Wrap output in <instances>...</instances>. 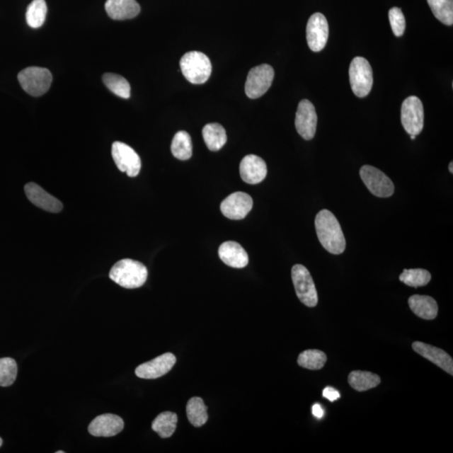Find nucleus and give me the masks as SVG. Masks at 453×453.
Returning a JSON list of instances; mask_svg holds the SVG:
<instances>
[{
	"instance_id": "33",
	"label": "nucleus",
	"mask_w": 453,
	"mask_h": 453,
	"mask_svg": "<svg viewBox=\"0 0 453 453\" xmlns=\"http://www.w3.org/2000/svg\"><path fill=\"white\" fill-rule=\"evenodd\" d=\"M389 20L391 23L394 35L401 38L405 33L406 19L404 13L400 8L394 7L389 11Z\"/></svg>"
},
{
	"instance_id": "19",
	"label": "nucleus",
	"mask_w": 453,
	"mask_h": 453,
	"mask_svg": "<svg viewBox=\"0 0 453 453\" xmlns=\"http://www.w3.org/2000/svg\"><path fill=\"white\" fill-rule=\"evenodd\" d=\"M219 256L225 265L232 268L242 269L248 264L247 252L237 242L222 243L219 248Z\"/></svg>"
},
{
	"instance_id": "2",
	"label": "nucleus",
	"mask_w": 453,
	"mask_h": 453,
	"mask_svg": "<svg viewBox=\"0 0 453 453\" xmlns=\"http://www.w3.org/2000/svg\"><path fill=\"white\" fill-rule=\"evenodd\" d=\"M147 267L142 263L130 259L117 262L110 272L113 282L126 289L142 287L147 282Z\"/></svg>"
},
{
	"instance_id": "7",
	"label": "nucleus",
	"mask_w": 453,
	"mask_h": 453,
	"mask_svg": "<svg viewBox=\"0 0 453 453\" xmlns=\"http://www.w3.org/2000/svg\"><path fill=\"white\" fill-rule=\"evenodd\" d=\"M401 124L410 135H418L424 128V108L416 96L405 99L401 106Z\"/></svg>"
},
{
	"instance_id": "32",
	"label": "nucleus",
	"mask_w": 453,
	"mask_h": 453,
	"mask_svg": "<svg viewBox=\"0 0 453 453\" xmlns=\"http://www.w3.org/2000/svg\"><path fill=\"white\" fill-rule=\"evenodd\" d=\"M17 364L11 357L0 359V386H11L17 377Z\"/></svg>"
},
{
	"instance_id": "20",
	"label": "nucleus",
	"mask_w": 453,
	"mask_h": 453,
	"mask_svg": "<svg viewBox=\"0 0 453 453\" xmlns=\"http://www.w3.org/2000/svg\"><path fill=\"white\" fill-rule=\"evenodd\" d=\"M105 10L111 19L125 21L137 16L140 6L135 0H107Z\"/></svg>"
},
{
	"instance_id": "5",
	"label": "nucleus",
	"mask_w": 453,
	"mask_h": 453,
	"mask_svg": "<svg viewBox=\"0 0 453 453\" xmlns=\"http://www.w3.org/2000/svg\"><path fill=\"white\" fill-rule=\"evenodd\" d=\"M348 74L353 93L359 98L368 96L374 84L373 70L368 60L361 57L353 58Z\"/></svg>"
},
{
	"instance_id": "21",
	"label": "nucleus",
	"mask_w": 453,
	"mask_h": 453,
	"mask_svg": "<svg viewBox=\"0 0 453 453\" xmlns=\"http://www.w3.org/2000/svg\"><path fill=\"white\" fill-rule=\"evenodd\" d=\"M408 304L411 311L420 319L433 320L437 316L438 305L432 297L414 294L408 300Z\"/></svg>"
},
{
	"instance_id": "27",
	"label": "nucleus",
	"mask_w": 453,
	"mask_h": 453,
	"mask_svg": "<svg viewBox=\"0 0 453 453\" xmlns=\"http://www.w3.org/2000/svg\"><path fill=\"white\" fill-rule=\"evenodd\" d=\"M47 6L45 0H33L26 11L27 24L33 29L42 26L47 16Z\"/></svg>"
},
{
	"instance_id": "1",
	"label": "nucleus",
	"mask_w": 453,
	"mask_h": 453,
	"mask_svg": "<svg viewBox=\"0 0 453 453\" xmlns=\"http://www.w3.org/2000/svg\"><path fill=\"white\" fill-rule=\"evenodd\" d=\"M317 238L326 249L333 255H341L346 248V239L344 237L341 225L332 212L321 210L315 219Z\"/></svg>"
},
{
	"instance_id": "9",
	"label": "nucleus",
	"mask_w": 453,
	"mask_h": 453,
	"mask_svg": "<svg viewBox=\"0 0 453 453\" xmlns=\"http://www.w3.org/2000/svg\"><path fill=\"white\" fill-rule=\"evenodd\" d=\"M360 178L369 192L378 197H391L395 192V185L383 171L372 166L361 167Z\"/></svg>"
},
{
	"instance_id": "34",
	"label": "nucleus",
	"mask_w": 453,
	"mask_h": 453,
	"mask_svg": "<svg viewBox=\"0 0 453 453\" xmlns=\"http://www.w3.org/2000/svg\"><path fill=\"white\" fill-rule=\"evenodd\" d=\"M323 396L324 398H328L331 402L337 401L340 398V394L333 387H327L323 389Z\"/></svg>"
},
{
	"instance_id": "4",
	"label": "nucleus",
	"mask_w": 453,
	"mask_h": 453,
	"mask_svg": "<svg viewBox=\"0 0 453 453\" xmlns=\"http://www.w3.org/2000/svg\"><path fill=\"white\" fill-rule=\"evenodd\" d=\"M18 80L27 93L40 97L51 88L52 75L47 68L30 67L20 72Z\"/></svg>"
},
{
	"instance_id": "28",
	"label": "nucleus",
	"mask_w": 453,
	"mask_h": 453,
	"mask_svg": "<svg viewBox=\"0 0 453 453\" xmlns=\"http://www.w3.org/2000/svg\"><path fill=\"white\" fill-rule=\"evenodd\" d=\"M428 3L439 21L446 25H452L453 0H428Z\"/></svg>"
},
{
	"instance_id": "17",
	"label": "nucleus",
	"mask_w": 453,
	"mask_h": 453,
	"mask_svg": "<svg viewBox=\"0 0 453 453\" xmlns=\"http://www.w3.org/2000/svg\"><path fill=\"white\" fill-rule=\"evenodd\" d=\"M25 192L30 202L45 211L57 214L62 210V203L57 198L45 192L38 184L33 183L26 184Z\"/></svg>"
},
{
	"instance_id": "22",
	"label": "nucleus",
	"mask_w": 453,
	"mask_h": 453,
	"mask_svg": "<svg viewBox=\"0 0 453 453\" xmlns=\"http://www.w3.org/2000/svg\"><path fill=\"white\" fill-rule=\"evenodd\" d=\"M202 137L206 146L211 151H219L226 143V134L223 126L219 124H208L204 126Z\"/></svg>"
},
{
	"instance_id": "29",
	"label": "nucleus",
	"mask_w": 453,
	"mask_h": 453,
	"mask_svg": "<svg viewBox=\"0 0 453 453\" xmlns=\"http://www.w3.org/2000/svg\"><path fill=\"white\" fill-rule=\"evenodd\" d=\"M326 362H327L326 353L317 350H308L302 352L297 360L299 365L310 370L323 369Z\"/></svg>"
},
{
	"instance_id": "11",
	"label": "nucleus",
	"mask_w": 453,
	"mask_h": 453,
	"mask_svg": "<svg viewBox=\"0 0 453 453\" xmlns=\"http://www.w3.org/2000/svg\"><path fill=\"white\" fill-rule=\"evenodd\" d=\"M329 35L328 23L321 13H316L310 17L306 25V40L308 47L312 52L323 51L327 45Z\"/></svg>"
},
{
	"instance_id": "13",
	"label": "nucleus",
	"mask_w": 453,
	"mask_h": 453,
	"mask_svg": "<svg viewBox=\"0 0 453 453\" xmlns=\"http://www.w3.org/2000/svg\"><path fill=\"white\" fill-rule=\"evenodd\" d=\"M253 207V199L248 194L237 192L229 195L221 203L222 214L232 220L244 219Z\"/></svg>"
},
{
	"instance_id": "18",
	"label": "nucleus",
	"mask_w": 453,
	"mask_h": 453,
	"mask_svg": "<svg viewBox=\"0 0 453 453\" xmlns=\"http://www.w3.org/2000/svg\"><path fill=\"white\" fill-rule=\"evenodd\" d=\"M412 348L418 355L433 362L445 372L451 375L453 374V360L452 357L441 348L421 342L413 343Z\"/></svg>"
},
{
	"instance_id": "38",
	"label": "nucleus",
	"mask_w": 453,
	"mask_h": 453,
	"mask_svg": "<svg viewBox=\"0 0 453 453\" xmlns=\"http://www.w3.org/2000/svg\"><path fill=\"white\" fill-rule=\"evenodd\" d=\"M2 444H3V440L1 438H0V447H1Z\"/></svg>"
},
{
	"instance_id": "16",
	"label": "nucleus",
	"mask_w": 453,
	"mask_h": 453,
	"mask_svg": "<svg viewBox=\"0 0 453 453\" xmlns=\"http://www.w3.org/2000/svg\"><path fill=\"white\" fill-rule=\"evenodd\" d=\"M239 172L244 183L259 184L266 178V163L262 158L256 155L246 156L240 162Z\"/></svg>"
},
{
	"instance_id": "30",
	"label": "nucleus",
	"mask_w": 453,
	"mask_h": 453,
	"mask_svg": "<svg viewBox=\"0 0 453 453\" xmlns=\"http://www.w3.org/2000/svg\"><path fill=\"white\" fill-rule=\"evenodd\" d=\"M103 84L112 93L122 98L130 97V85L123 76L113 74H106L103 76Z\"/></svg>"
},
{
	"instance_id": "24",
	"label": "nucleus",
	"mask_w": 453,
	"mask_h": 453,
	"mask_svg": "<svg viewBox=\"0 0 453 453\" xmlns=\"http://www.w3.org/2000/svg\"><path fill=\"white\" fill-rule=\"evenodd\" d=\"M178 415L166 411L159 415L152 423V429L161 438H168L173 435L178 425Z\"/></svg>"
},
{
	"instance_id": "37",
	"label": "nucleus",
	"mask_w": 453,
	"mask_h": 453,
	"mask_svg": "<svg viewBox=\"0 0 453 453\" xmlns=\"http://www.w3.org/2000/svg\"><path fill=\"white\" fill-rule=\"evenodd\" d=\"M411 139L412 140H414L415 139V135H411Z\"/></svg>"
},
{
	"instance_id": "31",
	"label": "nucleus",
	"mask_w": 453,
	"mask_h": 453,
	"mask_svg": "<svg viewBox=\"0 0 453 453\" xmlns=\"http://www.w3.org/2000/svg\"><path fill=\"white\" fill-rule=\"evenodd\" d=\"M432 279L430 272L423 269L404 270L400 275L401 282L411 287H425Z\"/></svg>"
},
{
	"instance_id": "23",
	"label": "nucleus",
	"mask_w": 453,
	"mask_h": 453,
	"mask_svg": "<svg viewBox=\"0 0 453 453\" xmlns=\"http://www.w3.org/2000/svg\"><path fill=\"white\" fill-rule=\"evenodd\" d=\"M382 382L379 376L367 371H352L348 375V383L350 386L359 392L367 391L375 388Z\"/></svg>"
},
{
	"instance_id": "39",
	"label": "nucleus",
	"mask_w": 453,
	"mask_h": 453,
	"mask_svg": "<svg viewBox=\"0 0 453 453\" xmlns=\"http://www.w3.org/2000/svg\"><path fill=\"white\" fill-rule=\"evenodd\" d=\"M57 453H64V452H63V451H58V452H57Z\"/></svg>"
},
{
	"instance_id": "3",
	"label": "nucleus",
	"mask_w": 453,
	"mask_h": 453,
	"mask_svg": "<svg viewBox=\"0 0 453 453\" xmlns=\"http://www.w3.org/2000/svg\"><path fill=\"white\" fill-rule=\"evenodd\" d=\"M180 67L185 79L193 84H205L212 74L210 58L199 52L185 53L180 59Z\"/></svg>"
},
{
	"instance_id": "25",
	"label": "nucleus",
	"mask_w": 453,
	"mask_h": 453,
	"mask_svg": "<svg viewBox=\"0 0 453 453\" xmlns=\"http://www.w3.org/2000/svg\"><path fill=\"white\" fill-rule=\"evenodd\" d=\"M171 153L180 161H187L193 156V142L191 136L185 131H179L171 142Z\"/></svg>"
},
{
	"instance_id": "12",
	"label": "nucleus",
	"mask_w": 453,
	"mask_h": 453,
	"mask_svg": "<svg viewBox=\"0 0 453 453\" xmlns=\"http://www.w3.org/2000/svg\"><path fill=\"white\" fill-rule=\"evenodd\" d=\"M294 125L299 134L306 140L314 138L317 125V115L314 104L307 99L299 103Z\"/></svg>"
},
{
	"instance_id": "15",
	"label": "nucleus",
	"mask_w": 453,
	"mask_h": 453,
	"mask_svg": "<svg viewBox=\"0 0 453 453\" xmlns=\"http://www.w3.org/2000/svg\"><path fill=\"white\" fill-rule=\"evenodd\" d=\"M124 428V420L120 416L104 414L97 416L90 423L88 432L93 437H110L121 432Z\"/></svg>"
},
{
	"instance_id": "10",
	"label": "nucleus",
	"mask_w": 453,
	"mask_h": 453,
	"mask_svg": "<svg viewBox=\"0 0 453 453\" xmlns=\"http://www.w3.org/2000/svg\"><path fill=\"white\" fill-rule=\"evenodd\" d=\"M112 156L115 164L122 172L130 178H135L142 169V160L134 149L125 143L115 142L112 146Z\"/></svg>"
},
{
	"instance_id": "35",
	"label": "nucleus",
	"mask_w": 453,
	"mask_h": 453,
	"mask_svg": "<svg viewBox=\"0 0 453 453\" xmlns=\"http://www.w3.org/2000/svg\"><path fill=\"white\" fill-rule=\"evenodd\" d=\"M312 414L317 419H321L323 418L324 412L323 408L319 404H315L312 406Z\"/></svg>"
},
{
	"instance_id": "8",
	"label": "nucleus",
	"mask_w": 453,
	"mask_h": 453,
	"mask_svg": "<svg viewBox=\"0 0 453 453\" xmlns=\"http://www.w3.org/2000/svg\"><path fill=\"white\" fill-rule=\"evenodd\" d=\"M275 71L268 64H262L249 71L246 83V93L249 98H259L271 87Z\"/></svg>"
},
{
	"instance_id": "26",
	"label": "nucleus",
	"mask_w": 453,
	"mask_h": 453,
	"mask_svg": "<svg viewBox=\"0 0 453 453\" xmlns=\"http://www.w3.org/2000/svg\"><path fill=\"white\" fill-rule=\"evenodd\" d=\"M207 408L204 405L202 398L193 397L187 405L188 418L193 427L201 428L207 423L208 415Z\"/></svg>"
},
{
	"instance_id": "36",
	"label": "nucleus",
	"mask_w": 453,
	"mask_h": 453,
	"mask_svg": "<svg viewBox=\"0 0 453 453\" xmlns=\"http://www.w3.org/2000/svg\"><path fill=\"white\" fill-rule=\"evenodd\" d=\"M449 171L451 172L452 174H453V163H452V161L450 163V165H449Z\"/></svg>"
},
{
	"instance_id": "14",
	"label": "nucleus",
	"mask_w": 453,
	"mask_h": 453,
	"mask_svg": "<svg viewBox=\"0 0 453 453\" xmlns=\"http://www.w3.org/2000/svg\"><path fill=\"white\" fill-rule=\"evenodd\" d=\"M173 353L166 352L151 361L140 365L135 369V374L140 379H155L170 372L176 365Z\"/></svg>"
},
{
	"instance_id": "6",
	"label": "nucleus",
	"mask_w": 453,
	"mask_h": 453,
	"mask_svg": "<svg viewBox=\"0 0 453 453\" xmlns=\"http://www.w3.org/2000/svg\"><path fill=\"white\" fill-rule=\"evenodd\" d=\"M292 278L299 300L308 307H315L319 303V296L309 270L302 265H294Z\"/></svg>"
}]
</instances>
